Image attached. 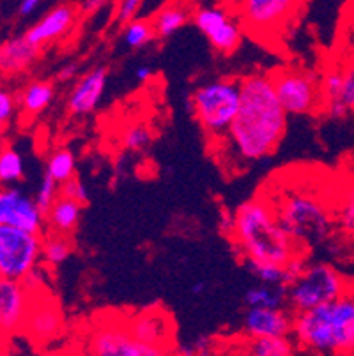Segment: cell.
Masks as SVG:
<instances>
[{
    "instance_id": "7dc6e473",
    "label": "cell",
    "mask_w": 354,
    "mask_h": 356,
    "mask_svg": "<svg viewBox=\"0 0 354 356\" xmlns=\"http://www.w3.org/2000/svg\"><path fill=\"white\" fill-rule=\"evenodd\" d=\"M2 341H4V339H0V346H2Z\"/></svg>"
},
{
    "instance_id": "ab89813d",
    "label": "cell",
    "mask_w": 354,
    "mask_h": 356,
    "mask_svg": "<svg viewBox=\"0 0 354 356\" xmlns=\"http://www.w3.org/2000/svg\"><path fill=\"white\" fill-rule=\"evenodd\" d=\"M106 2H108V0H82V2H80V9H78V11L86 16H90V15H94V13L99 11V9L105 8Z\"/></svg>"
},
{
    "instance_id": "7a4b0ae2",
    "label": "cell",
    "mask_w": 354,
    "mask_h": 356,
    "mask_svg": "<svg viewBox=\"0 0 354 356\" xmlns=\"http://www.w3.org/2000/svg\"><path fill=\"white\" fill-rule=\"evenodd\" d=\"M291 335L312 355H354V294L292 314Z\"/></svg>"
},
{
    "instance_id": "ee69618b",
    "label": "cell",
    "mask_w": 354,
    "mask_h": 356,
    "mask_svg": "<svg viewBox=\"0 0 354 356\" xmlns=\"http://www.w3.org/2000/svg\"><path fill=\"white\" fill-rule=\"evenodd\" d=\"M206 289H207V284L204 282V280H197V282H193L191 284V294H193V296H202L204 293H206Z\"/></svg>"
},
{
    "instance_id": "b9f144b4",
    "label": "cell",
    "mask_w": 354,
    "mask_h": 356,
    "mask_svg": "<svg viewBox=\"0 0 354 356\" xmlns=\"http://www.w3.org/2000/svg\"><path fill=\"white\" fill-rule=\"evenodd\" d=\"M43 2L45 0H19V6H18L19 16L34 15V13L39 9V6L43 4Z\"/></svg>"
},
{
    "instance_id": "277c9868",
    "label": "cell",
    "mask_w": 354,
    "mask_h": 356,
    "mask_svg": "<svg viewBox=\"0 0 354 356\" xmlns=\"http://www.w3.org/2000/svg\"><path fill=\"white\" fill-rule=\"evenodd\" d=\"M269 200V199H268ZM284 231L296 243L300 250L326 241L333 231V215L330 208L310 192H287L278 200H269Z\"/></svg>"
},
{
    "instance_id": "6da1fadb",
    "label": "cell",
    "mask_w": 354,
    "mask_h": 356,
    "mask_svg": "<svg viewBox=\"0 0 354 356\" xmlns=\"http://www.w3.org/2000/svg\"><path fill=\"white\" fill-rule=\"evenodd\" d=\"M239 83L241 105L220 142L236 160L250 163L277 151L287 129V112L278 102L271 74H248Z\"/></svg>"
},
{
    "instance_id": "52a82bcc",
    "label": "cell",
    "mask_w": 354,
    "mask_h": 356,
    "mask_svg": "<svg viewBox=\"0 0 354 356\" xmlns=\"http://www.w3.org/2000/svg\"><path fill=\"white\" fill-rule=\"evenodd\" d=\"M43 236L13 225H0V278L22 280L41 262Z\"/></svg>"
},
{
    "instance_id": "4316f807",
    "label": "cell",
    "mask_w": 354,
    "mask_h": 356,
    "mask_svg": "<svg viewBox=\"0 0 354 356\" xmlns=\"http://www.w3.org/2000/svg\"><path fill=\"white\" fill-rule=\"evenodd\" d=\"M24 158L11 145H0V184L13 186L24 179Z\"/></svg>"
},
{
    "instance_id": "d6986e66",
    "label": "cell",
    "mask_w": 354,
    "mask_h": 356,
    "mask_svg": "<svg viewBox=\"0 0 354 356\" xmlns=\"http://www.w3.org/2000/svg\"><path fill=\"white\" fill-rule=\"evenodd\" d=\"M82 209L83 204L58 193L50 209L45 213V225L50 232L71 236L74 229L78 227L80 218H82Z\"/></svg>"
},
{
    "instance_id": "f546056e",
    "label": "cell",
    "mask_w": 354,
    "mask_h": 356,
    "mask_svg": "<svg viewBox=\"0 0 354 356\" xmlns=\"http://www.w3.org/2000/svg\"><path fill=\"white\" fill-rule=\"evenodd\" d=\"M337 222L347 234L354 236V181L346 186L342 197L337 202Z\"/></svg>"
},
{
    "instance_id": "ba28073f",
    "label": "cell",
    "mask_w": 354,
    "mask_h": 356,
    "mask_svg": "<svg viewBox=\"0 0 354 356\" xmlns=\"http://www.w3.org/2000/svg\"><path fill=\"white\" fill-rule=\"evenodd\" d=\"M277 98L287 115H308L321 108L319 80L298 67H280L271 73Z\"/></svg>"
},
{
    "instance_id": "d4e9b609",
    "label": "cell",
    "mask_w": 354,
    "mask_h": 356,
    "mask_svg": "<svg viewBox=\"0 0 354 356\" xmlns=\"http://www.w3.org/2000/svg\"><path fill=\"white\" fill-rule=\"evenodd\" d=\"M73 250L74 245L70 236L48 231V234L43 238V247H41V262L48 268H57L71 257Z\"/></svg>"
},
{
    "instance_id": "9a60e30c",
    "label": "cell",
    "mask_w": 354,
    "mask_h": 356,
    "mask_svg": "<svg viewBox=\"0 0 354 356\" xmlns=\"http://www.w3.org/2000/svg\"><path fill=\"white\" fill-rule=\"evenodd\" d=\"M106 82H108V67L97 66L87 71L77 80L67 96V112L73 115L92 114L105 95Z\"/></svg>"
},
{
    "instance_id": "d6a6232c",
    "label": "cell",
    "mask_w": 354,
    "mask_h": 356,
    "mask_svg": "<svg viewBox=\"0 0 354 356\" xmlns=\"http://www.w3.org/2000/svg\"><path fill=\"white\" fill-rule=\"evenodd\" d=\"M48 270H50V268H48L47 264L39 262L38 266L32 268V270L22 278V284H24V287L27 289V293L31 294V296H38V294L47 293L45 287H47L48 282Z\"/></svg>"
},
{
    "instance_id": "c3c4849f",
    "label": "cell",
    "mask_w": 354,
    "mask_h": 356,
    "mask_svg": "<svg viewBox=\"0 0 354 356\" xmlns=\"http://www.w3.org/2000/svg\"><path fill=\"white\" fill-rule=\"evenodd\" d=\"M0 339H4V337H0Z\"/></svg>"
},
{
    "instance_id": "ac0fdd59",
    "label": "cell",
    "mask_w": 354,
    "mask_h": 356,
    "mask_svg": "<svg viewBox=\"0 0 354 356\" xmlns=\"http://www.w3.org/2000/svg\"><path fill=\"white\" fill-rule=\"evenodd\" d=\"M41 48L32 44L25 35H16L0 43V74H19L38 60Z\"/></svg>"
},
{
    "instance_id": "836d02e7",
    "label": "cell",
    "mask_w": 354,
    "mask_h": 356,
    "mask_svg": "<svg viewBox=\"0 0 354 356\" xmlns=\"http://www.w3.org/2000/svg\"><path fill=\"white\" fill-rule=\"evenodd\" d=\"M340 103L346 106L349 114H354V63L344 67L342 92H340Z\"/></svg>"
},
{
    "instance_id": "5b68a950",
    "label": "cell",
    "mask_w": 354,
    "mask_h": 356,
    "mask_svg": "<svg viewBox=\"0 0 354 356\" xmlns=\"http://www.w3.org/2000/svg\"><path fill=\"white\" fill-rule=\"evenodd\" d=\"M190 105L204 134L220 142L238 115L241 83L234 79H216L202 83L191 92Z\"/></svg>"
},
{
    "instance_id": "603a6c76",
    "label": "cell",
    "mask_w": 354,
    "mask_h": 356,
    "mask_svg": "<svg viewBox=\"0 0 354 356\" xmlns=\"http://www.w3.org/2000/svg\"><path fill=\"white\" fill-rule=\"evenodd\" d=\"M246 355L253 356H291L296 353V342L289 335L253 337L245 344Z\"/></svg>"
},
{
    "instance_id": "9c48e42d",
    "label": "cell",
    "mask_w": 354,
    "mask_h": 356,
    "mask_svg": "<svg viewBox=\"0 0 354 356\" xmlns=\"http://www.w3.org/2000/svg\"><path fill=\"white\" fill-rule=\"evenodd\" d=\"M305 0H236L234 11L243 27L257 35L280 32Z\"/></svg>"
},
{
    "instance_id": "cb8c5ba5",
    "label": "cell",
    "mask_w": 354,
    "mask_h": 356,
    "mask_svg": "<svg viewBox=\"0 0 354 356\" xmlns=\"http://www.w3.org/2000/svg\"><path fill=\"white\" fill-rule=\"evenodd\" d=\"M245 305L285 309L287 307V287L257 282L245 293Z\"/></svg>"
},
{
    "instance_id": "8992f818",
    "label": "cell",
    "mask_w": 354,
    "mask_h": 356,
    "mask_svg": "<svg viewBox=\"0 0 354 356\" xmlns=\"http://www.w3.org/2000/svg\"><path fill=\"white\" fill-rule=\"evenodd\" d=\"M351 293L349 280L328 262H307L305 270L287 286V307L305 312Z\"/></svg>"
},
{
    "instance_id": "44dd1931",
    "label": "cell",
    "mask_w": 354,
    "mask_h": 356,
    "mask_svg": "<svg viewBox=\"0 0 354 356\" xmlns=\"http://www.w3.org/2000/svg\"><path fill=\"white\" fill-rule=\"evenodd\" d=\"M191 15H193V11H190V8L181 0H172V2L165 4L151 20L156 38L165 40V38L174 35L191 20Z\"/></svg>"
},
{
    "instance_id": "8fae6325",
    "label": "cell",
    "mask_w": 354,
    "mask_h": 356,
    "mask_svg": "<svg viewBox=\"0 0 354 356\" xmlns=\"http://www.w3.org/2000/svg\"><path fill=\"white\" fill-rule=\"evenodd\" d=\"M89 353L99 356H160L168 351L138 341L128 326L103 325L90 335Z\"/></svg>"
},
{
    "instance_id": "8d00e7d4",
    "label": "cell",
    "mask_w": 354,
    "mask_h": 356,
    "mask_svg": "<svg viewBox=\"0 0 354 356\" xmlns=\"http://www.w3.org/2000/svg\"><path fill=\"white\" fill-rule=\"evenodd\" d=\"M183 348L186 349H179V355H211L214 353V342L209 337H197L193 342H188Z\"/></svg>"
},
{
    "instance_id": "7402d4cb",
    "label": "cell",
    "mask_w": 354,
    "mask_h": 356,
    "mask_svg": "<svg viewBox=\"0 0 354 356\" xmlns=\"http://www.w3.org/2000/svg\"><path fill=\"white\" fill-rule=\"evenodd\" d=\"M54 96V83L47 80H35L29 83L19 96V110L25 118H35L50 106Z\"/></svg>"
},
{
    "instance_id": "f1b7e54d",
    "label": "cell",
    "mask_w": 354,
    "mask_h": 356,
    "mask_svg": "<svg viewBox=\"0 0 354 356\" xmlns=\"http://www.w3.org/2000/svg\"><path fill=\"white\" fill-rule=\"evenodd\" d=\"M77 172V160L70 149H57L50 154L47 161V174L54 177L58 184H63Z\"/></svg>"
},
{
    "instance_id": "bcb514c9",
    "label": "cell",
    "mask_w": 354,
    "mask_h": 356,
    "mask_svg": "<svg viewBox=\"0 0 354 356\" xmlns=\"http://www.w3.org/2000/svg\"><path fill=\"white\" fill-rule=\"evenodd\" d=\"M6 126H8V122H4L2 119H0V137H2V134H4Z\"/></svg>"
},
{
    "instance_id": "4fadbf2b",
    "label": "cell",
    "mask_w": 354,
    "mask_h": 356,
    "mask_svg": "<svg viewBox=\"0 0 354 356\" xmlns=\"http://www.w3.org/2000/svg\"><path fill=\"white\" fill-rule=\"evenodd\" d=\"M64 316L48 293L32 296L22 333L38 344H50L63 335Z\"/></svg>"
},
{
    "instance_id": "83f0119b",
    "label": "cell",
    "mask_w": 354,
    "mask_h": 356,
    "mask_svg": "<svg viewBox=\"0 0 354 356\" xmlns=\"http://www.w3.org/2000/svg\"><path fill=\"white\" fill-rule=\"evenodd\" d=\"M156 38L154 27H152V22H149L147 18H133V20L126 22L124 31H122V43L126 44L131 50L136 48H142L145 44L151 43Z\"/></svg>"
},
{
    "instance_id": "3957f363",
    "label": "cell",
    "mask_w": 354,
    "mask_h": 356,
    "mask_svg": "<svg viewBox=\"0 0 354 356\" xmlns=\"http://www.w3.org/2000/svg\"><path fill=\"white\" fill-rule=\"evenodd\" d=\"M232 243L243 259L287 264L294 255L305 254L284 231L277 213L266 199L246 200L236 211Z\"/></svg>"
},
{
    "instance_id": "e0dca14e",
    "label": "cell",
    "mask_w": 354,
    "mask_h": 356,
    "mask_svg": "<svg viewBox=\"0 0 354 356\" xmlns=\"http://www.w3.org/2000/svg\"><path fill=\"white\" fill-rule=\"evenodd\" d=\"M74 20H77V9L70 4H61L48 11L41 20L35 22L25 32V38L35 47L43 48L45 44L64 38L74 25Z\"/></svg>"
},
{
    "instance_id": "4dcf8cb0",
    "label": "cell",
    "mask_w": 354,
    "mask_h": 356,
    "mask_svg": "<svg viewBox=\"0 0 354 356\" xmlns=\"http://www.w3.org/2000/svg\"><path fill=\"white\" fill-rule=\"evenodd\" d=\"M122 147L126 151H144L152 142L151 129L145 124H131L122 131Z\"/></svg>"
},
{
    "instance_id": "7c38bea8",
    "label": "cell",
    "mask_w": 354,
    "mask_h": 356,
    "mask_svg": "<svg viewBox=\"0 0 354 356\" xmlns=\"http://www.w3.org/2000/svg\"><path fill=\"white\" fill-rule=\"evenodd\" d=\"M0 225H13L41 234L45 229V213L41 211L34 197H29L16 186H2Z\"/></svg>"
},
{
    "instance_id": "2e32d148",
    "label": "cell",
    "mask_w": 354,
    "mask_h": 356,
    "mask_svg": "<svg viewBox=\"0 0 354 356\" xmlns=\"http://www.w3.org/2000/svg\"><path fill=\"white\" fill-rule=\"evenodd\" d=\"M292 332V314L287 309L246 307L243 317V333L253 337H284Z\"/></svg>"
},
{
    "instance_id": "74e56055",
    "label": "cell",
    "mask_w": 354,
    "mask_h": 356,
    "mask_svg": "<svg viewBox=\"0 0 354 356\" xmlns=\"http://www.w3.org/2000/svg\"><path fill=\"white\" fill-rule=\"evenodd\" d=\"M16 112V98L13 92L6 89H0V119L9 122Z\"/></svg>"
},
{
    "instance_id": "d590c367",
    "label": "cell",
    "mask_w": 354,
    "mask_h": 356,
    "mask_svg": "<svg viewBox=\"0 0 354 356\" xmlns=\"http://www.w3.org/2000/svg\"><path fill=\"white\" fill-rule=\"evenodd\" d=\"M144 2L145 0H119V4H117V9H115L117 24L124 25L126 22L133 20V18L138 15V11H140Z\"/></svg>"
},
{
    "instance_id": "30bf717a",
    "label": "cell",
    "mask_w": 354,
    "mask_h": 356,
    "mask_svg": "<svg viewBox=\"0 0 354 356\" xmlns=\"http://www.w3.org/2000/svg\"><path fill=\"white\" fill-rule=\"evenodd\" d=\"M191 22L206 35V40L218 54L230 55L241 44V24L225 6L214 4V2L199 6L191 15Z\"/></svg>"
},
{
    "instance_id": "7bdbcfd3",
    "label": "cell",
    "mask_w": 354,
    "mask_h": 356,
    "mask_svg": "<svg viewBox=\"0 0 354 356\" xmlns=\"http://www.w3.org/2000/svg\"><path fill=\"white\" fill-rule=\"evenodd\" d=\"M135 79L140 83L149 82L152 79V70L149 66H138L135 70Z\"/></svg>"
},
{
    "instance_id": "484cf974",
    "label": "cell",
    "mask_w": 354,
    "mask_h": 356,
    "mask_svg": "<svg viewBox=\"0 0 354 356\" xmlns=\"http://www.w3.org/2000/svg\"><path fill=\"white\" fill-rule=\"evenodd\" d=\"M246 270L252 273V277L261 284H269V286H289L287 268L285 264H277V262L266 261H253V259H245Z\"/></svg>"
},
{
    "instance_id": "1f68e13d",
    "label": "cell",
    "mask_w": 354,
    "mask_h": 356,
    "mask_svg": "<svg viewBox=\"0 0 354 356\" xmlns=\"http://www.w3.org/2000/svg\"><path fill=\"white\" fill-rule=\"evenodd\" d=\"M58 193H61V184H58L54 177L48 176V174L45 172L43 179H41V183H39L38 192H35V197H34L38 206L41 208V211L47 213L48 209H50V206L55 202Z\"/></svg>"
},
{
    "instance_id": "5bb4252c",
    "label": "cell",
    "mask_w": 354,
    "mask_h": 356,
    "mask_svg": "<svg viewBox=\"0 0 354 356\" xmlns=\"http://www.w3.org/2000/svg\"><path fill=\"white\" fill-rule=\"evenodd\" d=\"M31 300L22 280L0 278V337L22 333Z\"/></svg>"
},
{
    "instance_id": "60d3db41",
    "label": "cell",
    "mask_w": 354,
    "mask_h": 356,
    "mask_svg": "<svg viewBox=\"0 0 354 356\" xmlns=\"http://www.w3.org/2000/svg\"><path fill=\"white\" fill-rule=\"evenodd\" d=\"M78 79V64L77 63H67L64 64L57 73V80L61 82H71V80Z\"/></svg>"
},
{
    "instance_id": "f35d334b",
    "label": "cell",
    "mask_w": 354,
    "mask_h": 356,
    "mask_svg": "<svg viewBox=\"0 0 354 356\" xmlns=\"http://www.w3.org/2000/svg\"><path fill=\"white\" fill-rule=\"evenodd\" d=\"M234 222H236V215L230 213L229 209H222V213H220V222H218L220 231H222L225 236H232Z\"/></svg>"
},
{
    "instance_id": "f6af8a7d",
    "label": "cell",
    "mask_w": 354,
    "mask_h": 356,
    "mask_svg": "<svg viewBox=\"0 0 354 356\" xmlns=\"http://www.w3.org/2000/svg\"><path fill=\"white\" fill-rule=\"evenodd\" d=\"M191 2L197 6H204V4H213L214 0H191Z\"/></svg>"
},
{
    "instance_id": "e575fe53",
    "label": "cell",
    "mask_w": 354,
    "mask_h": 356,
    "mask_svg": "<svg viewBox=\"0 0 354 356\" xmlns=\"http://www.w3.org/2000/svg\"><path fill=\"white\" fill-rule=\"evenodd\" d=\"M61 195L70 197V199L77 200L80 204L89 202V190L77 176L70 177V179L61 184Z\"/></svg>"
},
{
    "instance_id": "ffe728a7",
    "label": "cell",
    "mask_w": 354,
    "mask_h": 356,
    "mask_svg": "<svg viewBox=\"0 0 354 356\" xmlns=\"http://www.w3.org/2000/svg\"><path fill=\"white\" fill-rule=\"evenodd\" d=\"M128 330L133 335L142 342H147V344L160 346V348L167 349L168 342V333L167 330V319L163 317V314L156 312H144L140 316L133 317L131 321L128 323ZM168 351V349H167Z\"/></svg>"
}]
</instances>
